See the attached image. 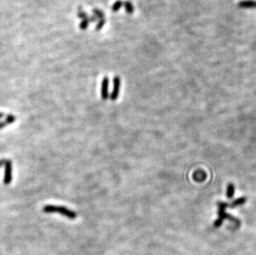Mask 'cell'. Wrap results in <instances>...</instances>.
<instances>
[{
	"label": "cell",
	"mask_w": 256,
	"mask_h": 255,
	"mask_svg": "<svg viewBox=\"0 0 256 255\" xmlns=\"http://www.w3.org/2000/svg\"><path fill=\"white\" fill-rule=\"evenodd\" d=\"M42 211L45 212V213H48V214H51V213H58V214H61L63 216L66 217V218L70 219H75L77 217L76 212L72 210L66 208L65 206H62L47 205V206H43Z\"/></svg>",
	"instance_id": "1"
},
{
	"label": "cell",
	"mask_w": 256,
	"mask_h": 255,
	"mask_svg": "<svg viewBox=\"0 0 256 255\" xmlns=\"http://www.w3.org/2000/svg\"><path fill=\"white\" fill-rule=\"evenodd\" d=\"M13 180V163L10 160H6L4 165V176L3 183L5 185H9Z\"/></svg>",
	"instance_id": "2"
},
{
	"label": "cell",
	"mask_w": 256,
	"mask_h": 255,
	"mask_svg": "<svg viewBox=\"0 0 256 255\" xmlns=\"http://www.w3.org/2000/svg\"><path fill=\"white\" fill-rule=\"evenodd\" d=\"M113 90H112L111 95L109 96L110 100L113 101L116 100L118 97H119V91H120V85H121V80L120 77L119 76H114V80H113Z\"/></svg>",
	"instance_id": "3"
},
{
	"label": "cell",
	"mask_w": 256,
	"mask_h": 255,
	"mask_svg": "<svg viewBox=\"0 0 256 255\" xmlns=\"http://www.w3.org/2000/svg\"><path fill=\"white\" fill-rule=\"evenodd\" d=\"M109 80L108 76H105L102 80V85H101V98L104 100H105L109 98Z\"/></svg>",
	"instance_id": "4"
},
{
	"label": "cell",
	"mask_w": 256,
	"mask_h": 255,
	"mask_svg": "<svg viewBox=\"0 0 256 255\" xmlns=\"http://www.w3.org/2000/svg\"><path fill=\"white\" fill-rule=\"evenodd\" d=\"M238 7L241 8H256L255 0H242L238 3Z\"/></svg>",
	"instance_id": "5"
},
{
	"label": "cell",
	"mask_w": 256,
	"mask_h": 255,
	"mask_svg": "<svg viewBox=\"0 0 256 255\" xmlns=\"http://www.w3.org/2000/svg\"><path fill=\"white\" fill-rule=\"evenodd\" d=\"M218 206H219V211H218V215H219V219L220 220H223L224 219H226L229 217L227 214H225V207L227 206V205L223 202H220L218 203Z\"/></svg>",
	"instance_id": "6"
},
{
	"label": "cell",
	"mask_w": 256,
	"mask_h": 255,
	"mask_svg": "<svg viewBox=\"0 0 256 255\" xmlns=\"http://www.w3.org/2000/svg\"><path fill=\"white\" fill-rule=\"evenodd\" d=\"M124 9H125V12H126L128 14H132L134 13V5L133 3L130 2V1H125L124 2Z\"/></svg>",
	"instance_id": "7"
},
{
	"label": "cell",
	"mask_w": 256,
	"mask_h": 255,
	"mask_svg": "<svg viewBox=\"0 0 256 255\" xmlns=\"http://www.w3.org/2000/svg\"><path fill=\"white\" fill-rule=\"evenodd\" d=\"M234 193H235V185H233L232 183H230L227 186V191H226V195H227L228 199L233 198L234 196Z\"/></svg>",
	"instance_id": "8"
},
{
	"label": "cell",
	"mask_w": 256,
	"mask_h": 255,
	"mask_svg": "<svg viewBox=\"0 0 256 255\" xmlns=\"http://www.w3.org/2000/svg\"><path fill=\"white\" fill-rule=\"evenodd\" d=\"M123 4H124V2H122L121 0H117L116 2L113 4V6H112V11L113 12H118V11L121 8V7L123 6Z\"/></svg>",
	"instance_id": "9"
},
{
	"label": "cell",
	"mask_w": 256,
	"mask_h": 255,
	"mask_svg": "<svg viewBox=\"0 0 256 255\" xmlns=\"http://www.w3.org/2000/svg\"><path fill=\"white\" fill-rule=\"evenodd\" d=\"M77 17L79 18H81L82 20H85V19H89V16H88V14H87V13L84 12L81 8H78Z\"/></svg>",
	"instance_id": "10"
},
{
	"label": "cell",
	"mask_w": 256,
	"mask_h": 255,
	"mask_svg": "<svg viewBox=\"0 0 256 255\" xmlns=\"http://www.w3.org/2000/svg\"><path fill=\"white\" fill-rule=\"evenodd\" d=\"M93 13L95 14L96 18H98L99 19H103L105 18V14L100 9H98V8H94L93 9Z\"/></svg>",
	"instance_id": "11"
},
{
	"label": "cell",
	"mask_w": 256,
	"mask_h": 255,
	"mask_svg": "<svg viewBox=\"0 0 256 255\" xmlns=\"http://www.w3.org/2000/svg\"><path fill=\"white\" fill-rule=\"evenodd\" d=\"M245 201H246V198H245V197H241V198H239L237 199V200H236V201H234L232 202V204H231V206H240V205H242V204L245 203Z\"/></svg>",
	"instance_id": "12"
},
{
	"label": "cell",
	"mask_w": 256,
	"mask_h": 255,
	"mask_svg": "<svg viewBox=\"0 0 256 255\" xmlns=\"http://www.w3.org/2000/svg\"><path fill=\"white\" fill-rule=\"evenodd\" d=\"M89 23H90V21L89 19H85V20H82V22L80 23V28L83 31H85L87 29L89 26Z\"/></svg>",
	"instance_id": "13"
},
{
	"label": "cell",
	"mask_w": 256,
	"mask_h": 255,
	"mask_svg": "<svg viewBox=\"0 0 256 255\" xmlns=\"http://www.w3.org/2000/svg\"><path fill=\"white\" fill-rule=\"evenodd\" d=\"M105 22L106 21L105 18H103V19H100V20H99V23H97V25H96V31L97 32L100 31L101 28H102L104 27V25L105 24Z\"/></svg>",
	"instance_id": "14"
},
{
	"label": "cell",
	"mask_w": 256,
	"mask_h": 255,
	"mask_svg": "<svg viewBox=\"0 0 256 255\" xmlns=\"http://www.w3.org/2000/svg\"><path fill=\"white\" fill-rule=\"evenodd\" d=\"M6 121L8 122V124H13V123H14L16 120V117L13 114H8L7 117H6Z\"/></svg>",
	"instance_id": "15"
},
{
	"label": "cell",
	"mask_w": 256,
	"mask_h": 255,
	"mask_svg": "<svg viewBox=\"0 0 256 255\" xmlns=\"http://www.w3.org/2000/svg\"><path fill=\"white\" fill-rule=\"evenodd\" d=\"M222 222H223V220H220V219H217L215 221V223H214V226H215V228H218V227H220V225L222 224Z\"/></svg>",
	"instance_id": "16"
},
{
	"label": "cell",
	"mask_w": 256,
	"mask_h": 255,
	"mask_svg": "<svg viewBox=\"0 0 256 255\" xmlns=\"http://www.w3.org/2000/svg\"><path fill=\"white\" fill-rule=\"evenodd\" d=\"M7 125H8V124L6 120H4V121L3 122H0V129H3V128L7 126Z\"/></svg>",
	"instance_id": "17"
},
{
	"label": "cell",
	"mask_w": 256,
	"mask_h": 255,
	"mask_svg": "<svg viewBox=\"0 0 256 255\" xmlns=\"http://www.w3.org/2000/svg\"><path fill=\"white\" fill-rule=\"evenodd\" d=\"M97 20V18H96V16H91V17H89V21H90V23H94V22H96V21Z\"/></svg>",
	"instance_id": "18"
},
{
	"label": "cell",
	"mask_w": 256,
	"mask_h": 255,
	"mask_svg": "<svg viewBox=\"0 0 256 255\" xmlns=\"http://www.w3.org/2000/svg\"><path fill=\"white\" fill-rule=\"evenodd\" d=\"M5 162H6V160L5 159H2L1 161H0V168L2 167V166L5 165Z\"/></svg>",
	"instance_id": "19"
},
{
	"label": "cell",
	"mask_w": 256,
	"mask_h": 255,
	"mask_svg": "<svg viewBox=\"0 0 256 255\" xmlns=\"http://www.w3.org/2000/svg\"><path fill=\"white\" fill-rule=\"evenodd\" d=\"M4 117V113H0V119H2Z\"/></svg>",
	"instance_id": "20"
}]
</instances>
